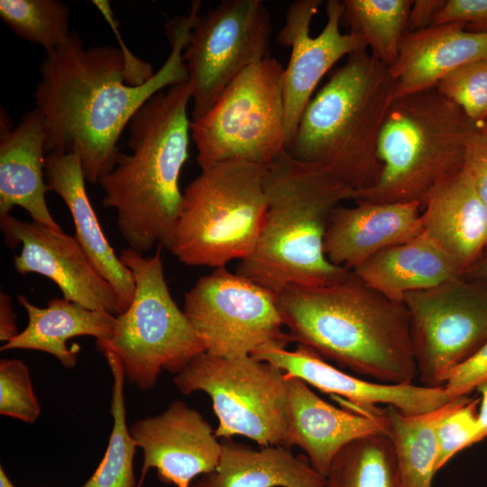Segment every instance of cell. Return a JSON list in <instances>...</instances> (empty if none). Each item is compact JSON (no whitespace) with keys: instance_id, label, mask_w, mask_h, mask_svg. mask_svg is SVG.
<instances>
[{"instance_id":"obj_1","label":"cell","mask_w":487,"mask_h":487,"mask_svg":"<svg viewBox=\"0 0 487 487\" xmlns=\"http://www.w3.org/2000/svg\"><path fill=\"white\" fill-rule=\"evenodd\" d=\"M200 6L194 1L188 15L169 21L170 52L139 86L127 83L121 48H86L76 31L46 51L34 94L44 119L46 152L77 153L91 184L111 171L120 155L117 142L136 112L159 92L188 81L183 52Z\"/></svg>"},{"instance_id":"obj_2","label":"cell","mask_w":487,"mask_h":487,"mask_svg":"<svg viewBox=\"0 0 487 487\" xmlns=\"http://www.w3.org/2000/svg\"><path fill=\"white\" fill-rule=\"evenodd\" d=\"M276 294L290 342L378 382L412 383L418 372L403 302L353 271L327 284H291Z\"/></svg>"},{"instance_id":"obj_3","label":"cell","mask_w":487,"mask_h":487,"mask_svg":"<svg viewBox=\"0 0 487 487\" xmlns=\"http://www.w3.org/2000/svg\"><path fill=\"white\" fill-rule=\"evenodd\" d=\"M191 102L188 81L151 97L130 121V154L120 153L114 169L97 182L102 204L116 213L129 248L143 253L169 248L183 192L180 172L188 157Z\"/></svg>"},{"instance_id":"obj_4","label":"cell","mask_w":487,"mask_h":487,"mask_svg":"<svg viewBox=\"0 0 487 487\" xmlns=\"http://www.w3.org/2000/svg\"><path fill=\"white\" fill-rule=\"evenodd\" d=\"M264 190L260 237L238 274L277 293L291 284H327L351 271L327 260L324 240L332 212L352 200L354 189L324 166L286 152L267 167Z\"/></svg>"},{"instance_id":"obj_5","label":"cell","mask_w":487,"mask_h":487,"mask_svg":"<svg viewBox=\"0 0 487 487\" xmlns=\"http://www.w3.org/2000/svg\"><path fill=\"white\" fill-rule=\"evenodd\" d=\"M393 99L389 67L357 51L308 102L287 152L324 166L354 191L368 188L380 173L378 141Z\"/></svg>"},{"instance_id":"obj_6","label":"cell","mask_w":487,"mask_h":487,"mask_svg":"<svg viewBox=\"0 0 487 487\" xmlns=\"http://www.w3.org/2000/svg\"><path fill=\"white\" fill-rule=\"evenodd\" d=\"M479 130L436 87L394 98L378 141L381 170L375 183L352 200L416 202L464 165L468 143Z\"/></svg>"},{"instance_id":"obj_7","label":"cell","mask_w":487,"mask_h":487,"mask_svg":"<svg viewBox=\"0 0 487 487\" xmlns=\"http://www.w3.org/2000/svg\"><path fill=\"white\" fill-rule=\"evenodd\" d=\"M266 170L244 160L202 169L183 191L168 250L187 265L214 269L250 256L266 214Z\"/></svg>"},{"instance_id":"obj_8","label":"cell","mask_w":487,"mask_h":487,"mask_svg":"<svg viewBox=\"0 0 487 487\" xmlns=\"http://www.w3.org/2000/svg\"><path fill=\"white\" fill-rule=\"evenodd\" d=\"M161 247L151 256L130 248L121 252L120 260L134 280V295L126 310L116 316L112 337L96 340L100 352L109 350L119 357L125 380L142 391L154 387L161 370L176 375L206 352L170 292Z\"/></svg>"},{"instance_id":"obj_9","label":"cell","mask_w":487,"mask_h":487,"mask_svg":"<svg viewBox=\"0 0 487 487\" xmlns=\"http://www.w3.org/2000/svg\"><path fill=\"white\" fill-rule=\"evenodd\" d=\"M283 69L271 57L249 66L206 115L190 122L201 170L231 160L268 167L287 152Z\"/></svg>"},{"instance_id":"obj_10","label":"cell","mask_w":487,"mask_h":487,"mask_svg":"<svg viewBox=\"0 0 487 487\" xmlns=\"http://www.w3.org/2000/svg\"><path fill=\"white\" fill-rule=\"evenodd\" d=\"M183 394L206 392L218 419L215 435L244 436L262 447L285 446L288 391L284 372L251 355L195 356L173 377Z\"/></svg>"},{"instance_id":"obj_11","label":"cell","mask_w":487,"mask_h":487,"mask_svg":"<svg viewBox=\"0 0 487 487\" xmlns=\"http://www.w3.org/2000/svg\"><path fill=\"white\" fill-rule=\"evenodd\" d=\"M182 310L206 352L216 356L243 357L290 343L277 294L226 266L199 278L186 292Z\"/></svg>"},{"instance_id":"obj_12","label":"cell","mask_w":487,"mask_h":487,"mask_svg":"<svg viewBox=\"0 0 487 487\" xmlns=\"http://www.w3.org/2000/svg\"><path fill=\"white\" fill-rule=\"evenodd\" d=\"M422 386L445 387L487 342V284L464 277L404 297Z\"/></svg>"},{"instance_id":"obj_13","label":"cell","mask_w":487,"mask_h":487,"mask_svg":"<svg viewBox=\"0 0 487 487\" xmlns=\"http://www.w3.org/2000/svg\"><path fill=\"white\" fill-rule=\"evenodd\" d=\"M271 16L261 0H223L198 15L183 52L193 105L206 115L245 69L269 56Z\"/></svg>"},{"instance_id":"obj_14","label":"cell","mask_w":487,"mask_h":487,"mask_svg":"<svg viewBox=\"0 0 487 487\" xmlns=\"http://www.w3.org/2000/svg\"><path fill=\"white\" fill-rule=\"evenodd\" d=\"M322 1L296 0L286 13L277 41L290 48V58L282 74L286 151L292 144L300 118L322 78L344 56L367 49L354 32L342 33L343 1L326 4L327 20L317 37L310 35V23Z\"/></svg>"},{"instance_id":"obj_15","label":"cell","mask_w":487,"mask_h":487,"mask_svg":"<svg viewBox=\"0 0 487 487\" xmlns=\"http://www.w3.org/2000/svg\"><path fill=\"white\" fill-rule=\"evenodd\" d=\"M0 227L10 248L22 244L14 258L18 273L41 274L52 280L66 299L89 309L121 314L116 292L76 236L11 214L0 216Z\"/></svg>"},{"instance_id":"obj_16","label":"cell","mask_w":487,"mask_h":487,"mask_svg":"<svg viewBox=\"0 0 487 487\" xmlns=\"http://www.w3.org/2000/svg\"><path fill=\"white\" fill-rule=\"evenodd\" d=\"M130 432L143 453L142 475L154 468L163 483L190 487L194 478L214 472L220 463L222 445L212 427L182 400L136 420Z\"/></svg>"},{"instance_id":"obj_17","label":"cell","mask_w":487,"mask_h":487,"mask_svg":"<svg viewBox=\"0 0 487 487\" xmlns=\"http://www.w3.org/2000/svg\"><path fill=\"white\" fill-rule=\"evenodd\" d=\"M251 356L323 392L342 397L353 410L381 403L405 414L416 415L435 410L450 401L445 387L373 382L356 378L327 363L317 352L303 345H298L293 351L280 345H269Z\"/></svg>"},{"instance_id":"obj_18","label":"cell","mask_w":487,"mask_h":487,"mask_svg":"<svg viewBox=\"0 0 487 487\" xmlns=\"http://www.w3.org/2000/svg\"><path fill=\"white\" fill-rule=\"evenodd\" d=\"M287 391L285 446H298L313 468L326 477L338 452L350 442L387 433L381 409L369 412L341 409L319 398L302 380L284 373Z\"/></svg>"},{"instance_id":"obj_19","label":"cell","mask_w":487,"mask_h":487,"mask_svg":"<svg viewBox=\"0 0 487 487\" xmlns=\"http://www.w3.org/2000/svg\"><path fill=\"white\" fill-rule=\"evenodd\" d=\"M354 202V207H336L326 228L324 250L335 266L354 271L376 253L424 231L418 203Z\"/></svg>"},{"instance_id":"obj_20","label":"cell","mask_w":487,"mask_h":487,"mask_svg":"<svg viewBox=\"0 0 487 487\" xmlns=\"http://www.w3.org/2000/svg\"><path fill=\"white\" fill-rule=\"evenodd\" d=\"M1 114L0 216L14 207L27 211L32 220L61 231L46 202L50 188L45 179V129L41 113L35 107L18 124L10 127Z\"/></svg>"},{"instance_id":"obj_21","label":"cell","mask_w":487,"mask_h":487,"mask_svg":"<svg viewBox=\"0 0 487 487\" xmlns=\"http://www.w3.org/2000/svg\"><path fill=\"white\" fill-rule=\"evenodd\" d=\"M487 59V33L471 32L460 23L434 24L407 32L390 67L394 98L434 88L448 74Z\"/></svg>"},{"instance_id":"obj_22","label":"cell","mask_w":487,"mask_h":487,"mask_svg":"<svg viewBox=\"0 0 487 487\" xmlns=\"http://www.w3.org/2000/svg\"><path fill=\"white\" fill-rule=\"evenodd\" d=\"M45 179L50 190L58 194L67 205L75 226V236L114 288L122 314L133 300L134 280L102 230L87 193L79 156L71 152H49L45 158Z\"/></svg>"},{"instance_id":"obj_23","label":"cell","mask_w":487,"mask_h":487,"mask_svg":"<svg viewBox=\"0 0 487 487\" xmlns=\"http://www.w3.org/2000/svg\"><path fill=\"white\" fill-rule=\"evenodd\" d=\"M424 231L464 271L487 248V207L464 166L437 186L422 208Z\"/></svg>"},{"instance_id":"obj_24","label":"cell","mask_w":487,"mask_h":487,"mask_svg":"<svg viewBox=\"0 0 487 487\" xmlns=\"http://www.w3.org/2000/svg\"><path fill=\"white\" fill-rule=\"evenodd\" d=\"M353 271L372 288L397 302H403L409 293L463 277L455 259L425 231L376 253Z\"/></svg>"},{"instance_id":"obj_25","label":"cell","mask_w":487,"mask_h":487,"mask_svg":"<svg viewBox=\"0 0 487 487\" xmlns=\"http://www.w3.org/2000/svg\"><path fill=\"white\" fill-rule=\"evenodd\" d=\"M17 299L28 315V325L0 350L27 349L54 356L67 369L77 365V351L68 347V341L77 336H93L109 340L114 333L116 316L104 310L89 309L65 298L51 299L45 308L38 307L24 295Z\"/></svg>"},{"instance_id":"obj_26","label":"cell","mask_w":487,"mask_h":487,"mask_svg":"<svg viewBox=\"0 0 487 487\" xmlns=\"http://www.w3.org/2000/svg\"><path fill=\"white\" fill-rule=\"evenodd\" d=\"M216 469L200 475L190 487H326V479L308 458L289 448L271 446L255 450L229 439L221 442Z\"/></svg>"},{"instance_id":"obj_27","label":"cell","mask_w":487,"mask_h":487,"mask_svg":"<svg viewBox=\"0 0 487 487\" xmlns=\"http://www.w3.org/2000/svg\"><path fill=\"white\" fill-rule=\"evenodd\" d=\"M460 400H452L435 410L416 415L405 414L393 406L381 409L403 487H433L438 427Z\"/></svg>"},{"instance_id":"obj_28","label":"cell","mask_w":487,"mask_h":487,"mask_svg":"<svg viewBox=\"0 0 487 487\" xmlns=\"http://www.w3.org/2000/svg\"><path fill=\"white\" fill-rule=\"evenodd\" d=\"M326 487H403L388 433L357 438L335 455Z\"/></svg>"},{"instance_id":"obj_29","label":"cell","mask_w":487,"mask_h":487,"mask_svg":"<svg viewBox=\"0 0 487 487\" xmlns=\"http://www.w3.org/2000/svg\"><path fill=\"white\" fill-rule=\"evenodd\" d=\"M409 0H344L341 23L358 34L370 53L391 67L408 32Z\"/></svg>"},{"instance_id":"obj_30","label":"cell","mask_w":487,"mask_h":487,"mask_svg":"<svg viewBox=\"0 0 487 487\" xmlns=\"http://www.w3.org/2000/svg\"><path fill=\"white\" fill-rule=\"evenodd\" d=\"M101 353L106 360L113 379L110 404L113 426L103 459L81 487H134L133 458L138 446L126 421L124 371L116 354L109 350Z\"/></svg>"},{"instance_id":"obj_31","label":"cell","mask_w":487,"mask_h":487,"mask_svg":"<svg viewBox=\"0 0 487 487\" xmlns=\"http://www.w3.org/2000/svg\"><path fill=\"white\" fill-rule=\"evenodd\" d=\"M0 17L18 37L51 51L71 32L70 11L58 0H1Z\"/></svg>"},{"instance_id":"obj_32","label":"cell","mask_w":487,"mask_h":487,"mask_svg":"<svg viewBox=\"0 0 487 487\" xmlns=\"http://www.w3.org/2000/svg\"><path fill=\"white\" fill-rule=\"evenodd\" d=\"M436 88L457 105L479 130L487 124V59L460 67Z\"/></svg>"},{"instance_id":"obj_33","label":"cell","mask_w":487,"mask_h":487,"mask_svg":"<svg viewBox=\"0 0 487 487\" xmlns=\"http://www.w3.org/2000/svg\"><path fill=\"white\" fill-rule=\"evenodd\" d=\"M479 403L480 399L464 396L443 418L437 430L436 473L456 454L481 441L477 408Z\"/></svg>"},{"instance_id":"obj_34","label":"cell","mask_w":487,"mask_h":487,"mask_svg":"<svg viewBox=\"0 0 487 487\" xmlns=\"http://www.w3.org/2000/svg\"><path fill=\"white\" fill-rule=\"evenodd\" d=\"M28 366L19 359L0 361V413L32 424L41 415Z\"/></svg>"},{"instance_id":"obj_35","label":"cell","mask_w":487,"mask_h":487,"mask_svg":"<svg viewBox=\"0 0 487 487\" xmlns=\"http://www.w3.org/2000/svg\"><path fill=\"white\" fill-rule=\"evenodd\" d=\"M460 23L471 32L487 33V0H446L435 24Z\"/></svg>"},{"instance_id":"obj_36","label":"cell","mask_w":487,"mask_h":487,"mask_svg":"<svg viewBox=\"0 0 487 487\" xmlns=\"http://www.w3.org/2000/svg\"><path fill=\"white\" fill-rule=\"evenodd\" d=\"M487 381V342L450 376L445 390L450 400L468 396Z\"/></svg>"},{"instance_id":"obj_37","label":"cell","mask_w":487,"mask_h":487,"mask_svg":"<svg viewBox=\"0 0 487 487\" xmlns=\"http://www.w3.org/2000/svg\"><path fill=\"white\" fill-rule=\"evenodd\" d=\"M92 4L99 10L104 18L107 21L108 24L115 32L119 44L121 45V50L125 60L127 83L132 86H139L147 82L152 78L155 72L149 62L138 59L127 49V47H125L119 32L117 19L111 8L109 1L93 0Z\"/></svg>"},{"instance_id":"obj_38","label":"cell","mask_w":487,"mask_h":487,"mask_svg":"<svg viewBox=\"0 0 487 487\" xmlns=\"http://www.w3.org/2000/svg\"><path fill=\"white\" fill-rule=\"evenodd\" d=\"M464 166L487 207V135L480 130L473 133L468 143Z\"/></svg>"},{"instance_id":"obj_39","label":"cell","mask_w":487,"mask_h":487,"mask_svg":"<svg viewBox=\"0 0 487 487\" xmlns=\"http://www.w3.org/2000/svg\"><path fill=\"white\" fill-rule=\"evenodd\" d=\"M446 0H415L409 15L408 32L428 28L436 19Z\"/></svg>"},{"instance_id":"obj_40","label":"cell","mask_w":487,"mask_h":487,"mask_svg":"<svg viewBox=\"0 0 487 487\" xmlns=\"http://www.w3.org/2000/svg\"><path fill=\"white\" fill-rule=\"evenodd\" d=\"M19 334L12 298L5 292L0 294V341L4 344Z\"/></svg>"},{"instance_id":"obj_41","label":"cell","mask_w":487,"mask_h":487,"mask_svg":"<svg viewBox=\"0 0 487 487\" xmlns=\"http://www.w3.org/2000/svg\"><path fill=\"white\" fill-rule=\"evenodd\" d=\"M463 277L472 281L487 284V248L464 271Z\"/></svg>"},{"instance_id":"obj_42","label":"cell","mask_w":487,"mask_h":487,"mask_svg":"<svg viewBox=\"0 0 487 487\" xmlns=\"http://www.w3.org/2000/svg\"><path fill=\"white\" fill-rule=\"evenodd\" d=\"M476 390L481 395L478 409L481 441L487 437V381L481 383Z\"/></svg>"},{"instance_id":"obj_43","label":"cell","mask_w":487,"mask_h":487,"mask_svg":"<svg viewBox=\"0 0 487 487\" xmlns=\"http://www.w3.org/2000/svg\"><path fill=\"white\" fill-rule=\"evenodd\" d=\"M0 487H15L13 482L7 476L3 466H0ZM41 487H47V486H41Z\"/></svg>"},{"instance_id":"obj_44","label":"cell","mask_w":487,"mask_h":487,"mask_svg":"<svg viewBox=\"0 0 487 487\" xmlns=\"http://www.w3.org/2000/svg\"><path fill=\"white\" fill-rule=\"evenodd\" d=\"M480 131L483 133L485 135H487V124H485L482 128H481Z\"/></svg>"}]
</instances>
